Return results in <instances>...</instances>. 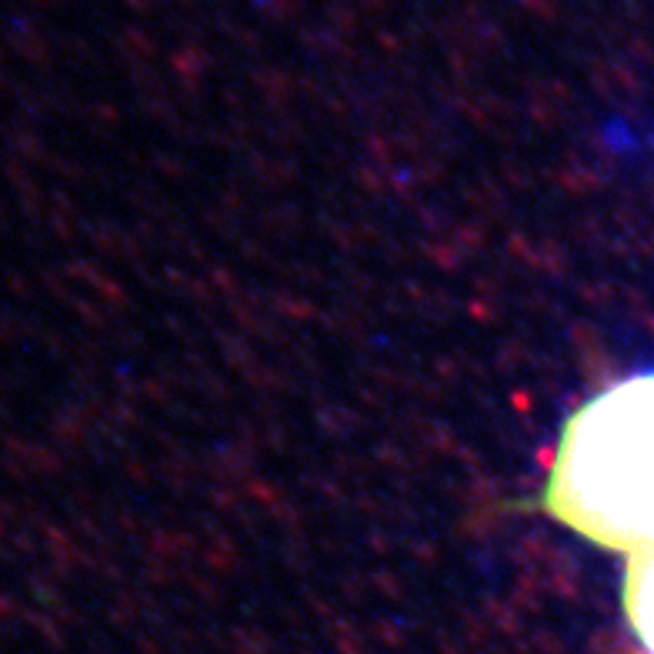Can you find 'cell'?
<instances>
[{"instance_id": "2", "label": "cell", "mask_w": 654, "mask_h": 654, "mask_svg": "<svg viewBox=\"0 0 654 654\" xmlns=\"http://www.w3.org/2000/svg\"><path fill=\"white\" fill-rule=\"evenodd\" d=\"M624 614L634 638L654 654V548L631 554L624 571Z\"/></svg>"}, {"instance_id": "1", "label": "cell", "mask_w": 654, "mask_h": 654, "mask_svg": "<svg viewBox=\"0 0 654 654\" xmlns=\"http://www.w3.org/2000/svg\"><path fill=\"white\" fill-rule=\"evenodd\" d=\"M544 508L628 558L654 548V371L611 384L571 414L551 451Z\"/></svg>"}]
</instances>
